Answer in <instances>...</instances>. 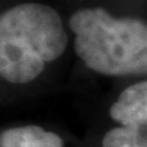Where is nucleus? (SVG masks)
Instances as JSON below:
<instances>
[{"label":"nucleus","mask_w":147,"mask_h":147,"mask_svg":"<svg viewBox=\"0 0 147 147\" xmlns=\"http://www.w3.org/2000/svg\"><path fill=\"white\" fill-rule=\"evenodd\" d=\"M67 19L49 3L21 0L0 11V78L33 83L63 56L69 44Z\"/></svg>","instance_id":"obj_1"},{"label":"nucleus","mask_w":147,"mask_h":147,"mask_svg":"<svg viewBox=\"0 0 147 147\" xmlns=\"http://www.w3.org/2000/svg\"><path fill=\"white\" fill-rule=\"evenodd\" d=\"M67 26L74 52L90 71L104 76L147 75L146 21L82 5L69 12Z\"/></svg>","instance_id":"obj_2"},{"label":"nucleus","mask_w":147,"mask_h":147,"mask_svg":"<svg viewBox=\"0 0 147 147\" xmlns=\"http://www.w3.org/2000/svg\"><path fill=\"white\" fill-rule=\"evenodd\" d=\"M102 147H147V125L113 127L102 138Z\"/></svg>","instance_id":"obj_5"},{"label":"nucleus","mask_w":147,"mask_h":147,"mask_svg":"<svg viewBox=\"0 0 147 147\" xmlns=\"http://www.w3.org/2000/svg\"><path fill=\"white\" fill-rule=\"evenodd\" d=\"M57 134L40 125L12 127L0 132V147H63Z\"/></svg>","instance_id":"obj_4"},{"label":"nucleus","mask_w":147,"mask_h":147,"mask_svg":"<svg viewBox=\"0 0 147 147\" xmlns=\"http://www.w3.org/2000/svg\"><path fill=\"white\" fill-rule=\"evenodd\" d=\"M109 116L119 125H147V79L129 84L109 108Z\"/></svg>","instance_id":"obj_3"}]
</instances>
